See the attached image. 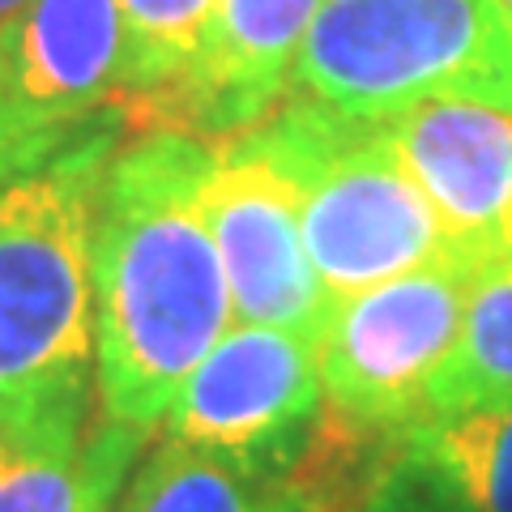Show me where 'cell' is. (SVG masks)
<instances>
[{
    "instance_id": "6da1fadb",
    "label": "cell",
    "mask_w": 512,
    "mask_h": 512,
    "mask_svg": "<svg viewBox=\"0 0 512 512\" xmlns=\"http://www.w3.org/2000/svg\"><path fill=\"white\" fill-rule=\"evenodd\" d=\"M205 141L141 133L111 154L94 218V380L99 414L137 436L163 427L218 338L231 286L201 205Z\"/></svg>"
},
{
    "instance_id": "7a4b0ae2",
    "label": "cell",
    "mask_w": 512,
    "mask_h": 512,
    "mask_svg": "<svg viewBox=\"0 0 512 512\" xmlns=\"http://www.w3.org/2000/svg\"><path fill=\"white\" fill-rule=\"evenodd\" d=\"M120 124L0 180V444H73L99 419L94 218Z\"/></svg>"
},
{
    "instance_id": "3957f363",
    "label": "cell",
    "mask_w": 512,
    "mask_h": 512,
    "mask_svg": "<svg viewBox=\"0 0 512 512\" xmlns=\"http://www.w3.org/2000/svg\"><path fill=\"white\" fill-rule=\"evenodd\" d=\"M291 99L393 120L436 99L512 111V26L500 0H320Z\"/></svg>"
},
{
    "instance_id": "277c9868",
    "label": "cell",
    "mask_w": 512,
    "mask_h": 512,
    "mask_svg": "<svg viewBox=\"0 0 512 512\" xmlns=\"http://www.w3.org/2000/svg\"><path fill=\"white\" fill-rule=\"evenodd\" d=\"M299 192L303 248L329 308L436 261H461L376 120L286 99L256 124Z\"/></svg>"
},
{
    "instance_id": "5b68a950",
    "label": "cell",
    "mask_w": 512,
    "mask_h": 512,
    "mask_svg": "<svg viewBox=\"0 0 512 512\" xmlns=\"http://www.w3.org/2000/svg\"><path fill=\"white\" fill-rule=\"evenodd\" d=\"M116 0H30L0 26V180L26 175L120 116Z\"/></svg>"
},
{
    "instance_id": "8992f818",
    "label": "cell",
    "mask_w": 512,
    "mask_h": 512,
    "mask_svg": "<svg viewBox=\"0 0 512 512\" xmlns=\"http://www.w3.org/2000/svg\"><path fill=\"white\" fill-rule=\"evenodd\" d=\"M474 274L466 261H436L333 303L316 333L325 402L384 431L423 419L457 346Z\"/></svg>"
},
{
    "instance_id": "52a82bcc",
    "label": "cell",
    "mask_w": 512,
    "mask_h": 512,
    "mask_svg": "<svg viewBox=\"0 0 512 512\" xmlns=\"http://www.w3.org/2000/svg\"><path fill=\"white\" fill-rule=\"evenodd\" d=\"M325 406L312 338L235 320L175 393L163 436L282 483L312 444Z\"/></svg>"
},
{
    "instance_id": "ba28073f",
    "label": "cell",
    "mask_w": 512,
    "mask_h": 512,
    "mask_svg": "<svg viewBox=\"0 0 512 512\" xmlns=\"http://www.w3.org/2000/svg\"><path fill=\"white\" fill-rule=\"evenodd\" d=\"M201 205L231 286L235 320L316 342L329 299L303 248L295 180L256 124L205 141Z\"/></svg>"
},
{
    "instance_id": "9c48e42d",
    "label": "cell",
    "mask_w": 512,
    "mask_h": 512,
    "mask_svg": "<svg viewBox=\"0 0 512 512\" xmlns=\"http://www.w3.org/2000/svg\"><path fill=\"white\" fill-rule=\"evenodd\" d=\"M380 124L431 201L453 252L474 269L495 261L512 214V111L436 99Z\"/></svg>"
},
{
    "instance_id": "30bf717a",
    "label": "cell",
    "mask_w": 512,
    "mask_h": 512,
    "mask_svg": "<svg viewBox=\"0 0 512 512\" xmlns=\"http://www.w3.org/2000/svg\"><path fill=\"white\" fill-rule=\"evenodd\" d=\"M320 0H218L192 69L146 128L197 141L261 124L291 99V73Z\"/></svg>"
},
{
    "instance_id": "8fae6325",
    "label": "cell",
    "mask_w": 512,
    "mask_h": 512,
    "mask_svg": "<svg viewBox=\"0 0 512 512\" xmlns=\"http://www.w3.org/2000/svg\"><path fill=\"white\" fill-rule=\"evenodd\" d=\"M363 512H512V397L397 427Z\"/></svg>"
},
{
    "instance_id": "7c38bea8",
    "label": "cell",
    "mask_w": 512,
    "mask_h": 512,
    "mask_svg": "<svg viewBox=\"0 0 512 512\" xmlns=\"http://www.w3.org/2000/svg\"><path fill=\"white\" fill-rule=\"evenodd\" d=\"M141 444L103 414L73 444H0V512H120Z\"/></svg>"
},
{
    "instance_id": "4fadbf2b",
    "label": "cell",
    "mask_w": 512,
    "mask_h": 512,
    "mask_svg": "<svg viewBox=\"0 0 512 512\" xmlns=\"http://www.w3.org/2000/svg\"><path fill=\"white\" fill-rule=\"evenodd\" d=\"M512 397V252L478 265L448 363L427 393V414Z\"/></svg>"
},
{
    "instance_id": "5bb4252c",
    "label": "cell",
    "mask_w": 512,
    "mask_h": 512,
    "mask_svg": "<svg viewBox=\"0 0 512 512\" xmlns=\"http://www.w3.org/2000/svg\"><path fill=\"white\" fill-rule=\"evenodd\" d=\"M120 512H303L282 483L252 478L180 440H158L124 487Z\"/></svg>"
},
{
    "instance_id": "9a60e30c",
    "label": "cell",
    "mask_w": 512,
    "mask_h": 512,
    "mask_svg": "<svg viewBox=\"0 0 512 512\" xmlns=\"http://www.w3.org/2000/svg\"><path fill=\"white\" fill-rule=\"evenodd\" d=\"M218 0H116L124 26V103L120 116L141 133L158 120L192 69Z\"/></svg>"
},
{
    "instance_id": "2e32d148",
    "label": "cell",
    "mask_w": 512,
    "mask_h": 512,
    "mask_svg": "<svg viewBox=\"0 0 512 512\" xmlns=\"http://www.w3.org/2000/svg\"><path fill=\"white\" fill-rule=\"evenodd\" d=\"M26 5H30V0H0V26H5L9 18H18Z\"/></svg>"
},
{
    "instance_id": "e0dca14e",
    "label": "cell",
    "mask_w": 512,
    "mask_h": 512,
    "mask_svg": "<svg viewBox=\"0 0 512 512\" xmlns=\"http://www.w3.org/2000/svg\"><path fill=\"white\" fill-rule=\"evenodd\" d=\"M504 252H512V214H508V231H504Z\"/></svg>"
},
{
    "instance_id": "ac0fdd59",
    "label": "cell",
    "mask_w": 512,
    "mask_h": 512,
    "mask_svg": "<svg viewBox=\"0 0 512 512\" xmlns=\"http://www.w3.org/2000/svg\"><path fill=\"white\" fill-rule=\"evenodd\" d=\"M500 5H504V13H508V26H512V0H500Z\"/></svg>"
}]
</instances>
